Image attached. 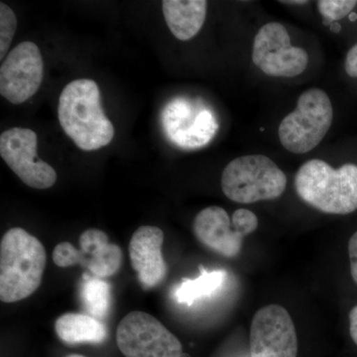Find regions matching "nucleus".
<instances>
[{
	"label": "nucleus",
	"mask_w": 357,
	"mask_h": 357,
	"mask_svg": "<svg viewBox=\"0 0 357 357\" xmlns=\"http://www.w3.org/2000/svg\"><path fill=\"white\" fill-rule=\"evenodd\" d=\"M333 119V105L326 91L307 89L300 96L295 110L279 126L282 146L294 154L312 151L326 137Z\"/></svg>",
	"instance_id": "39448f33"
},
{
	"label": "nucleus",
	"mask_w": 357,
	"mask_h": 357,
	"mask_svg": "<svg viewBox=\"0 0 357 357\" xmlns=\"http://www.w3.org/2000/svg\"><path fill=\"white\" fill-rule=\"evenodd\" d=\"M192 229L199 243L218 255L234 258L241 253L244 236L234 229L225 208H204L195 218Z\"/></svg>",
	"instance_id": "ddd939ff"
},
{
	"label": "nucleus",
	"mask_w": 357,
	"mask_h": 357,
	"mask_svg": "<svg viewBox=\"0 0 357 357\" xmlns=\"http://www.w3.org/2000/svg\"><path fill=\"white\" fill-rule=\"evenodd\" d=\"M37 134L31 129H8L0 136V156L28 187L49 189L55 185L57 173L37 156Z\"/></svg>",
	"instance_id": "1a4fd4ad"
},
{
	"label": "nucleus",
	"mask_w": 357,
	"mask_h": 357,
	"mask_svg": "<svg viewBox=\"0 0 357 357\" xmlns=\"http://www.w3.org/2000/svg\"><path fill=\"white\" fill-rule=\"evenodd\" d=\"M81 298L84 309L93 318L105 319L110 307V286L98 277L84 274Z\"/></svg>",
	"instance_id": "a211bd4d"
},
{
	"label": "nucleus",
	"mask_w": 357,
	"mask_h": 357,
	"mask_svg": "<svg viewBox=\"0 0 357 357\" xmlns=\"http://www.w3.org/2000/svg\"><path fill=\"white\" fill-rule=\"evenodd\" d=\"M251 357H297L298 337L290 314L280 305L258 310L250 328Z\"/></svg>",
	"instance_id": "9d476101"
},
{
	"label": "nucleus",
	"mask_w": 357,
	"mask_h": 357,
	"mask_svg": "<svg viewBox=\"0 0 357 357\" xmlns=\"http://www.w3.org/2000/svg\"><path fill=\"white\" fill-rule=\"evenodd\" d=\"M67 357H86V356H79V354H72V356H69Z\"/></svg>",
	"instance_id": "bb28decb"
},
{
	"label": "nucleus",
	"mask_w": 357,
	"mask_h": 357,
	"mask_svg": "<svg viewBox=\"0 0 357 357\" xmlns=\"http://www.w3.org/2000/svg\"><path fill=\"white\" fill-rule=\"evenodd\" d=\"M317 3L319 13L328 22L347 17L357 6L354 0H319Z\"/></svg>",
	"instance_id": "aec40b11"
},
{
	"label": "nucleus",
	"mask_w": 357,
	"mask_h": 357,
	"mask_svg": "<svg viewBox=\"0 0 357 357\" xmlns=\"http://www.w3.org/2000/svg\"><path fill=\"white\" fill-rule=\"evenodd\" d=\"M53 261L59 267L67 268L79 264V250L72 243H59L53 251Z\"/></svg>",
	"instance_id": "4be33fe9"
},
{
	"label": "nucleus",
	"mask_w": 357,
	"mask_h": 357,
	"mask_svg": "<svg viewBox=\"0 0 357 357\" xmlns=\"http://www.w3.org/2000/svg\"><path fill=\"white\" fill-rule=\"evenodd\" d=\"M201 274L198 278H183L176 291V298L181 304L192 306L194 303L210 298L222 287L227 272L225 270H215L208 272L203 266L199 267Z\"/></svg>",
	"instance_id": "f3484780"
},
{
	"label": "nucleus",
	"mask_w": 357,
	"mask_h": 357,
	"mask_svg": "<svg viewBox=\"0 0 357 357\" xmlns=\"http://www.w3.org/2000/svg\"><path fill=\"white\" fill-rule=\"evenodd\" d=\"M17 28V18L7 4L0 3V59L3 60L8 52Z\"/></svg>",
	"instance_id": "6ab92c4d"
},
{
	"label": "nucleus",
	"mask_w": 357,
	"mask_h": 357,
	"mask_svg": "<svg viewBox=\"0 0 357 357\" xmlns=\"http://www.w3.org/2000/svg\"><path fill=\"white\" fill-rule=\"evenodd\" d=\"M44 77L39 47L33 42L18 44L0 68V93L13 105H21L38 91Z\"/></svg>",
	"instance_id": "9b49d317"
},
{
	"label": "nucleus",
	"mask_w": 357,
	"mask_h": 357,
	"mask_svg": "<svg viewBox=\"0 0 357 357\" xmlns=\"http://www.w3.org/2000/svg\"><path fill=\"white\" fill-rule=\"evenodd\" d=\"M349 255L351 260V271L354 281L357 284V231L349 241Z\"/></svg>",
	"instance_id": "b1692460"
},
{
	"label": "nucleus",
	"mask_w": 357,
	"mask_h": 357,
	"mask_svg": "<svg viewBox=\"0 0 357 357\" xmlns=\"http://www.w3.org/2000/svg\"><path fill=\"white\" fill-rule=\"evenodd\" d=\"M58 117L65 133L84 151L100 149L114 139V126L105 116L100 89L93 79H76L65 86Z\"/></svg>",
	"instance_id": "f257e3e1"
},
{
	"label": "nucleus",
	"mask_w": 357,
	"mask_h": 357,
	"mask_svg": "<svg viewBox=\"0 0 357 357\" xmlns=\"http://www.w3.org/2000/svg\"><path fill=\"white\" fill-rule=\"evenodd\" d=\"M284 4H296V6H301V4H307L309 1H281Z\"/></svg>",
	"instance_id": "a878e982"
},
{
	"label": "nucleus",
	"mask_w": 357,
	"mask_h": 357,
	"mask_svg": "<svg viewBox=\"0 0 357 357\" xmlns=\"http://www.w3.org/2000/svg\"><path fill=\"white\" fill-rule=\"evenodd\" d=\"M223 194L238 204L279 198L287 187L285 173L265 155H246L232 160L222 175Z\"/></svg>",
	"instance_id": "20e7f679"
},
{
	"label": "nucleus",
	"mask_w": 357,
	"mask_h": 357,
	"mask_svg": "<svg viewBox=\"0 0 357 357\" xmlns=\"http://www.w3.org/2000/svg\"><path fill=\"white\" fill-rule=\"evenodd\" d=\"M297 194L312 208L330 215H349L357 210V165L333 169L323 160L301 166L295 178Z\"/></svg>",
	"instance_id": "7ed1b4c3"
},
{
	"label": "nucleus",
	"mask_w": 357,
	"mask_h": 357,
	"mask_svg": "<svg viewBox=\"0 0 357 357\" xmlns=\"http://www.w3.org/2000/svg\"><path fill=\"white\" fill-rule=\"evenodd\" d=\"M162 126L168 139L185 150L206 146L220 128L217 116L210 107L184 98L168 102L162 112Z\"/></svg>",
	"instance_id": "0eeeda50"
},
{
	"label": "nucleus",
	"mask_w": 357,
	"mask_h": 357,
	"mask_svg": "<svg viewBox=\"0 0 357 357\" xmlns=\"http://www.w3.org/2000/svg\"><path fill=\"white\" fill-rule=\"evenodd\" d=\"M58 337L67 344H100L107 337V326L89 314L67 312L55 323Z\"/></svg>",
	"instance_id": "dca6fc26"
},
{
	"label": "nucleus",
	"mask_w": 357,
	"mask_h": 357,
	"mask_svg": "<svg viewBox=\"0 0 357 357\" xmlns=\"http://www.w3.org/2000/svg\"><path fill=\"white\" fill-rule=\"evenodd\" d=\"M167 25L176 38H194L206 20L208 2L204 0H165L162 2Z\"/></svg>",
	"instance_id": "2eb2a0df"
},
{
	"label": "nucleus",
	"mask_w": 357,
	"mask_h": 357,
	"mask_svg": "<svg viewBox=\"0 0 357 357\" xmlns=\"http://www.w3.org/2000/svg\"><path fill=\"white\" fill-rule=\"evenodd\" d=\"M46 251L38 238L21 227L9 229L0 243V300L15 303L31 296L46 266Z\"/></svg>",
	"instance_id": "f03ea898"
},
{
	"label": "nucleus",
	"mask_w": 357,
	"mask_h": 357,
	"mask_svg": "<svg viewBox=\"0 0 357 357\" xmlns=\"http://www.w3.org/2000/svg\"><path fill=\"white\" fill-rule=\"evenodd\" d=\"M164 234L159 227H138L129 243V255L133 269L137 272L141 285L154 288L165 279L167 265L162 255Z\"/></svg>",
	"instance_id": "f8f14e48"
},
{
	"label": "nucleus",
	"mask_w": 357,
	"mask_h": 357,
	"mask_svg": "<svg viewBox=\"0 0 357 357\" xmlns=\"http://www.w3.org/2000/svg\"><path fill=\"white\" fill-rule=\"evenodd\" d=\"M344 70L351 77H357V44L347 52L344 61Z\"/></svg>",
	"instance_id": "5701e85b"
},
{
	"label": "nucleus",
	"mask_w": 357,
	"mask_h": 357,
	"mask_svg": "<svg viewBox=\"0 0 357 357\" xmlns=\"http://www.w3.org/2000/svg\"><path fill=\"white\" fill-rule=\"evenodd\" d=\"M231 222L234 229L239 234H243L244 237L253 234L257 229L258 225H259L255 213L246 210V208H238V210L234 211V215H232Z\"/></svg>",
	"instance_id": "412c9836"
},
{
	"label": "nucleus",
	"mask_w": 357,
	"mask_h": 357,
	"mask_svg": "<svg viewBox=\"0 0 357 357\" xmlns=\"http://www.w3.org/2000/svg\"><path fill=\"white\" fill-rule=\"evenodd\" d=\"M349 333H351L352 340L357 344V305L352 307L349 312Z\"/></svg>",
	"instance_id": "393cba45"
},
{
	"label": "nucleus",
	"mask_w": 357,
	"mask_h": 357,
	"mask_svg": "<svg viewBox=\"0 0 357 357\" xmlns=\"http://www.w3.org/2000/svg\"><path fill=\"white\" fill-rule=\"evenodd\" d=\"M79 264L88 268L98 278L110 277L121 269L122 251L116 244L109 243V236L100 229H91L79 237Z\"/></svg>",
	"instance_id": "4468645a"
},
{
	"label": "nucleus",
	"mask_w": 357,
	"mask_h": 357,
	"mask_svg": "<svg viewBox=\"0 0 357 357\" xmlns=\"http://www.w3.org/2000/svg\"><path fill=\"white\" fill-rule=\"evenodd\" d=\"M252 61L267 76L292 77L305 72L309 55L304 49L291 45L287 29L281 23L270 22L256 34Z\"/></svg>",
	"instance_id": "6e6552de"
},
{
	"label": "nucleus",
	"mask_w": 357,
	"mask_h": 357,
	"mask_svg": "<svg viewBox=\"0 0 357 357\" xmlns=\"http://www.w3.org/2000/svg\"><path fill=\"white\" fill-rule=\"evenodd\" d=\"M180 357H191L188 354H182Z\"/></svg>",
	"instance_id": "cd10ccee"
},
{
	"label": "nucleus",
	"mask_w": 357,
	"mask_h": 357,
	"mask_svg": "<svg viewBox=\"0 0 357 357\" xmlns=\"http://www.w3.org/2000/svg\"><path fill=\"white\" fill-rule=\"evenodd\" d=\"M116 342L126 357H180L183 354L178 337L144 312H131L122 319Z\"/></svg>",
	"instance_id": "423d86ee"
}]
</instances>
